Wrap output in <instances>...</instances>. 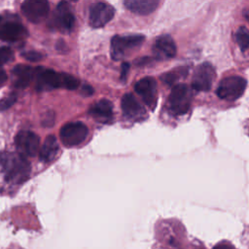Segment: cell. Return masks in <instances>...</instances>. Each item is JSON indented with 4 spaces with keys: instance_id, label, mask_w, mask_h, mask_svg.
<instances>
[{
    "instance_id": "cell-16",
    "label": "cell",
    "mask_w": 249,
    "mask_h": 249,
    "mask_svg": "<svg viewBox=\"0 0 249 249\" xmlns=\"http://www.w3.org/2000/svg\"><path fill=\"white\" fill-rule=\"evenodd\" d=\"M89 114L97 122L108 124L113 119V104L106 98L100 99L90 106Z\"/></svg>"
},
{
    "instance_id": "cell-23",
    "label": "cell",
    "mask_w": 249,
    "mask_h": 249,
    "mask_svg": "<svg viewBox=\"0 0 249 249\" xmlns=\"http://www.w3.org/2000/svg\"><path fill=\"white\" fill-rule=\"evenodd\" d=\"M14 52L9 47H0V66L13 60Z\"/></svg>"
},
{
    "instance_id": "cell-15",
    "label": "cell",
    "mask_w": 249,
    "mask_h": 249,
    "mask_svg": "<svg viewBox=\"0 0 249 249\" xmlns=\"http://www.w3.org/2000/svg\"><path fill=\"white\" fill-rule=\"evenodd\" d=\"M123 115L130 121H140L145 117L146 111L132 93H125L121 100Z\"/></svg>"
},
{
    "instance_id": "cell-20",
    "label": "cell",
    "mask_w": 249,
    "mask_h": 249,
    "mask_svg": "<svg viewBox=\"0 0 249 249\" xmlns=\"http://www.w3.org/2000/svg\"><path fill=\"white\" fill-rule=\"evenodd\" d=\"M188 74V68L187 67H180L177 69H174L172 71H169L161 76V81L164 82L168 86H172L175 84L179 79L182 77H185Z\"/></svg>"
},
{
    "instance_id": "cell-26",
    "label": "cell",
    "mask_w": 249,
    "mask_h": 249,
    "mask_svg": "<svg viewBox=\"0 0 249 249\" xmlns=\"http://www.w3.org/2000/svg\"><path fill=\"white\" fill-rule=\"evenodd\" d=\"M129 70V64L127 62H124L122 64V71H121V80L122 81H125L126 80V76Z\"/></svg>"
},
{
    "instance_id": "cell-28",
    "label": "cell",
    "mask_w": 249,
    "mask_h": 249,
    "mask_svg": "<svg viewBox=\"0 0 249 249\" xmlns=\"http://www.w3.org/2000/svg\"><path fill=\"white\" fill-rule=\"evenodd\" d=\"M213 249H234L233 246L228 242H220Z\"/></svg>"
},
{
    "instance_id": "cell-5",
    "label": "cell",
    "mask_w": 249,
    "mask_h": 249,
    "mask_svg": "<svg viewBox=\"0 0 249 249\" xmlns=\"http://www.w3.org/2000/svg\"><path fill=\"white\" fill-rule=\"evenodd\" d=\"M247 81L240 76H229L221 80L216 89L219 98L227 101L238 99L245 91Z\"/></svg>"
},
{
    "instance_id": "cell-22",
    "label": "cell",
    "mask_w": 249,
    "mask_h": 249,
    "mask_svg": "<svg viewBox=\"0 0 249 249\" xmlns=\"http://www.w3.org/2000/svg\"><path fill=\"white\" fill-rule=\"evenodd\" d=\"M79 85L80 82L77 78L70 74L62 73V88L67 89H76L79 87Z\"/></svg>"
},
{
    "instance_id": "cell-4",
    "label": "cell",
    "mask_w": 249,
    "mask_h": 249,
    "mask_svg": "<svg viewBox=\"0 0 249 249\" xmlns=\"http://www.w3.org/2000/svg\"><path fill=\"white\" fill-rule=\"evenodd\" d=\"M28 35L17 15H0V40L17 42Z\"/></svg>"
},
{
    "instance_id": "cell-2",
    "label": "cell",
    "mask_w": 249,
    "mask_h": 249,
    "mask_svg": "<svg viewBox=\"0 0 249 249\" xmlns=\"http://www.w3.org/2000/svg\"><path fill=\"white\" fill-rule=\"evenodd\" d=\"M192 92L185 84L173 86L167 98V109L173 116H182L189 112L192 103Z\"/></svg>"
},
{
    "instance_id": "cell-11",
    "label": "cell",
    "mask_w": 249,
    "mask_h": 249,
    "mask_svg": "<svg viewBox=\"0 0 249 249\" xmlns=\"http://www.w3.org/2000/svg\"><path fill=\"white\" fill-rule=\"evenodd\" d=\"M23 16L33 23L45 20L50 12V4L46 0H26L21 4Z\"/></svg>"
},
{
    "instance_id": "cell-19",
    "label": "cell",
    "mask_w": 249,
    "mask_h": 249,
    "mask_svg": "<svg viewBox=\"0 0 249 249\" xmlns=\"http://www.w3.org/2000/svg\"><path fill=\"white\" fill-rule=\"evenodd\" d=\"M59 150L58 142L53 135H49L46 137L40 151H39V159L43 162L52 161L57 155Z\"/></svg>"
},
{
    "instance_id": "cell-13",
    "label": "cell",
    "mask_w": 249,
    "mask_h": 249,
    "mask_svg": "<svg viewBox=\"0 0 249 249\" xmlns=\"http://www.w3.org/2000/svg\"><path fill=\"white\" fill-rule=\"evenodd\" d=\"M75 24V17L71 10V6L66 1L57 4L53 18V25L61 32H71Z\"/></svg>"
},
{
    "instance_id": "cell-27",
    "label": "cell",
    "mask_w": 249,
    "mask_h": 249,
    "mask_svg": "<svg viewBox=\"0 0 249 249\" xmlns=\"http://www.w3.org/2000/svg\"><path fill=\"white\" fill-rule=\"evenodd\" d=\"M93 92V89L89 86V85H84L82 87V93L86 96H89L91 95Z\"/></svg>"
},
{
    "instance_id": "cell-9",
    "label": "cell",
    "mask_w": 249,
    "mask_h": 249,
    "mask_svg": "<svg viewBox=\"0 0 249 249\" xmlns=\"http://www.w3.org/2000/svg\"><path fill=\"white\" fill-rule=\"evenodd\" d=\"M15 144L18 154L23 157H35L39 152L40 137L32 131L21 130L16 135Z\"/></svg>"
},
{
    "instance_id": "cell-17",
    "label": "cell",
    "mask_w": 249,
    "mask_h": 249,
    "mask_svg": "<svg viewBox=\"0 0 249 249\" xmlns=\"http://www.w3.org/2000/svg\"><path fill=\"white\" fill-rule=\"evenodd\" d=\"M13 74L16 77L15 87L18 89H25L35 76V68L25 64H18L13 68Z\"/></svg>"
},
{
    "instance_id": "cell-24",
    "label": "cell",
    "mask_w": 249,
    "mask_h": 249,
    "mask_svg": "<svg viewBox=\"0 0 249 249\" xmlns=\"http://www.w3.org/2000/svg\"><path fill=\"white\" fill-rule=\"evenodd\" d=\"M17 101V94L11 93L8 96L0 99V112L8 110Z\"/></svg>"
},
{
    "instance_id": "cell-7",
    "label": "cell",
    "mask_w": 249,
    "mask_h": 249,
    "mask_svg": "<svg viewBox=\"0 0 249 249\" xmlns=\"http://www.w3.org/2000/svg\"><path fill=\"white\" fill-rule=\"evenodd\" d=\"M215 78L216 72L213 65L209 62H203L197 65L194 71L192 89L196 91H208L212 88Z\"/></svg>"
},
{
    "instance_id": "cell-14",
    "label": "cell",
    "mask_w": 249,
    "mask_h": 249,
    "mask_svg": "<svg viewBox=\"0 0 249 249\" xmlns=\"http://www.w3.org/2000/svg\"><path fill=\"white\" fill-rule=\"evenodd\" d=\"M152 52L158 60L172 58L176 54L175 42L169 35H160L155 40L152 46Z\"/></svg>"
},
{
    "instance_id": "cell-25",
    "label": "cell",
    "mask_w": 249,
    "mask_h": 249,
    "mask_svg": "<svg viewBox=\"0 0 249 249\" xmlns=\"http://www.w3.org/2000/svg\"><path fill=\"white\" fill-rule=\"evenodd\" d=\"M22 56L28 60V61H32V62H36V61H39L43 58V55L42 53H38V52H35V51H29V52H25L22 53Z\"/></svg>"
},
{
    "instance_id": "cell-18",
    "label": "cell",
    "mask_w": 249,
    "mask_h": 249,
    "mask_svg": "<svg viewBox=\"0 0 249 249\" xmlns=\"http://www.w3.org/2000/svg\"><path fill=\"white\" fill-rule=\"evenodd\" d=\"M124 5L130 12L137 15H149L153 13L159 6L157 0H125Z\"/></svg>"
},
{
    "instance_id": "cell-3",
    "label": "cell",
    "mask_w": 249,
    "mask_h": 249,
    "mask_svg": "<svg viewBox=\"0 0 249 249\" xmlns=\"http://www.w3.org/2000/svg\"><path fill=\"white\" fill-rule=\"evenodd\" d=\"M145 37L140 34L115 35L111 40V56L114 60H121L130 52L139 48Z\"/></svg>"
},
{
    "instance_id": "cell-29",
    "label": "cell",
    "mask_w": 249,
    "mask_h": 249,
    "mask_svg": "<svg viewBox=\"0 0 249 249\" xmlns=\"http://www.w3.org/2000/svg\"><path fill=\"white\" fill-rule=\"evenodd\" d=\"M7 74L3 69H0V89L4 86V84L7 81Z\"/></svg>"
},
{
    "instance_id": "cell-6",
    "label": "cell",
    "mask_w": 249,
    "mask_h": 249,
    "mask_svg": "<svg viewBox=\"0 0 249 249\" xmlns=\"http://www.w3.org/2000/svg\"><path fill=\"white\" fill-rule=\"evenodd\" d=\"M89 135L88 126L82 122L65 124L59 130V137L63 145L75 147L84 143Z\"/></svg>"
},
{
    "instance_id": "cell-1",
    "label": "cell",
    "mask_w": 249,
    "mask_h": 249,
    "mask_svg": "<svg viewBox=\"0 0 249 249\" xmlns=\"http://www.w3.org/2000/svg\"><path fill=\"white\" fill-rule=\"evenodd\" d=\"M0 166L5 179L13 184H21L30 176L31 166L29 161L18 153H0Z\"/></svg>"
},
{
    "instance_id": "cell-21",
    "label": "cell",
    "mask_w": 249,
    "mask_h": 249,
    "mask_svg": "<svg viewBox=\"0 0 249 249\" xmlns=\"http://www.w3.org/2000/svg\"><path fill=\"white\" fill-rule=\"evenodd\" d=\"M235 40L240 50L245 52L249 47V31L246 26H240L235 33Z\"/></svg>"
},
{
    "instance_id": "cell-8",
    "label": "cell",
    "mask_w": 249,
    "mask_h": 249,
    "mask_svg": "<svg viewBox=\"0 0 249 249\" xmlns=\"http://www.w3.org/2000/svg\"><path fill=\"white\" fill-rule=\"evenodd\" d=\"M115 16L113 6L104 2H95L90 5L89 12V23L93 28L106 25Z\"/></svg>"
},
{
    "instance_id": "cell-12",
    "label": "cell",
    "mask_w": 249,
    "mask_h": 249,
    "mask_svg": "<svg viewBox=\"0 0 249 249\" xmlns=\"http://www.w3.org/2000/svg\"><path fill=\"white\" fill-rule=\"evenodd\" d=\"M134 89L136 93L141 97L144 103L154 110L158 103V86L157 82L152 77H145L137 81Z\"/></svg>"
},
{
    "instance_id": "cell-10",
    "label": "cell",
    "mask_w": 249,
    "mask_h": 249,
    "mask_svg": "<svg viewBox=\"0 0 249 249\" xmlns=\"http://www.w3.org/2000/svg\"><path fill=\"white\" fill-rule=\"evenodd\" d=\"M36 89L39 91L62 88V73L44 67L35 68Z\"/></svg>"
}]
</instances>
